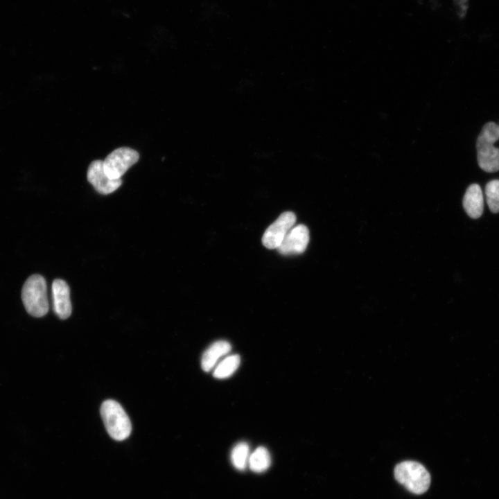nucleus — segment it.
<instances>
[{
  "label": "nucleus",
  "mask_w": 499,
  "mask_h": 499,
  "mask_svg": "<svg viewBox=\"0 0 499 499\" xmlns=\"http://www.w3.org/2000/svg\"><path fill=\"white\" fill-rule=\"evenodd\" d=\"M498 139L499 125L494 122L487 123L476 142L478 162L486 172L499 170V148L494 146V143Z\"/></svg>",
  "instance_id": "f257e3e1"
},
{
  "label": "nucleus",
  "mask_w": 499,
  "mask_h": 499,
  "mask_svg": "<svg viewBox=\"0 0 499 499\" xmlns=\"http://www.w3.org/2000/svg\"><path fill=\"white\" fill-rule=\"evenodd\" d=\"M21 299L26 311L32 316L40 317L49 311L47 287L44 278L33 274L25 281Z\"/></svg>",
  "instance_id": "f03ea898"
},
{
  "label": "nucleus",
  "mask_w": 499,
  "mask_h": 499,
  "mask_svg": "<svg viewBox=\"0 0 499 499\" xmlns=\"http://www.w3.org/2000/svg\"><path fill=\"white\" fill-rule=\"evenodd\" d=\"M100 414L110 436L116 440L127 439L132 431L130 420L122 406L116 401H105L100 407Z\"/></svg>",
  "instance_id": "7ed1b4c3"
},
{
  "label": "nucleus",
  "mask_w": 499,
  "mask_h": 499,
  "mask_svg": "<svg viewBox=\"0 0 499 499\" xmlns=\"http://www.w3.org/2000/svg\"><path fill=\"white\" fill-rule=\"evenodd\" d=\"M395 479L414 494L426 492L430 484V475L420 463L405 461L394 468Z\"/></svg>",
  "instance_id": "20e7f679"
},
{
  "label": "nucleus",
  "mask_w": 499,
  "mask_h": 499,
  "mask_svg": "<svg viewBox=\"0 0 499 499\" xmlns=\"http://www.w3.org/2000/svg\"><path fill=\"white\" fill-rule=\"evenodd\" d=\"M139 155L128 147H121L113 150L103 161V167L107 176L117 180L124 175L128 168L139 160Z\"/></svg>",
  "instance_id": "39448f33"
},
{
  "label": "nucleus",
  "mask_w": 499,
  "mask_h": 499,
  "mask_svg": "<svg viewBox=\"0 0 499 499\" xmlns=\"http://www.w3.org/2000/svg\"><path fill=\"white\" fill-rule=\"evenodd\" d=\"M296 221L295 214L286 211L271 224L264 232L262 243L268 249H277Z\"/></svg>",
  "instance_id": "423d86ee"
},
{
  "label": "nucleus",
  "mask_w": 499,
  "mask_h": 499,
  "mask_svg": "<svg viewBox=\"0 0 499 499\" xmlns=\"http://www.w3.org/2000/svg\"><path fill=\"white\" fill-rule=\"evenodd\" d=\"M87 180L100 193L107 195L115 191L122 184L121 179H112L106 174L103 160H94L89 166Z\"/></svg>",
  "instance_id": "0eeeda50"
},
{
  "label": "nucleus",
  "mask_w": 499,
  "mask_h": 499,
  "mask_svg": "<svg viewBox=\"0 0 499 499\" xmlns=\"http://www.w3.org/2000/svg\"><path fill=\"white\" fill-rule=\"evenodd\" d=\"M308 242V228L304 225H298L288 231L277 250L283 255L301 254L306 249Z\"/></svg>",
  "instance_id": "6e6552de"
},
{
  "label": "nucleus",
  "mask_w": 499,
  "mask_h": 499,
  "mask_svg": "<svg viewBox=\"0 0 499 499\" xmlns=\"http://www.w3.org/2000/svg\"><path fill=\"white\" fill-rule=\"evenodd\" d=\"M53 307L55 313L62 319L68 318L71 314L70 290L68 284L62 279H57L52 283Z\"/></svg>",
  "instance_id": "1a4fd4ad"
},
{
  "label": "nucleus",
  "mask_w": 499,
  "mask_h": 499,
  "mask_svg": "<svg viewBox=\"0 0 499 499\" xmlns=\"http://www.w3.org/2000/svg\"><path fill=\"white\" fill-rule=\"evenodd\" d=\"M463 207L469 217L480 218L484 209V200L480 186L478 184H471L463 198Z\"/></svg>",
  "instance_id": "9d476101"
},
{
  "label": "nucleus",
  "mask_w": 499,
  "mask_h": 499,
  "mask_svg": "<svg viewBox=\"0 0 499 499\" xmlns=\"http://www.w3.org/2000/svg\"><path fill=\"white\" fill-rule=\"evenodd\" d=\"M230 344L225 340H219L213 342L209 348L204 352L202 360L201 367L204 371H209L211 370L218 360L228 353L231 350Z\"/></svg>",
  "instance_id": "9b49d317"
},
{
  "label": "nucleus",
  "mask_w": 499,
  "mask_h": 499,
  "mask_svg": "<svg viewBox=\"0 0 499 499\" xmlns=\"http://www.w3.org/2000/svg\"><path fill=\"white\" fill-rule=\"evenodd\" d=\"M248 464L250 469L256 473L266 471L271 464V457L268 450L259 446L250 455Z\"/></svg>",
  "instance_id": "f8f14e48"
},
{
  "label": "nucleus",
  "mask_w": 499,
  "mask_h": 499,
  "mask_svg": "<svg viewBox=\"0 0 499 499\" xmlns=\"http://www.w3.org/2000/svg\"><path fill=\"white\" fill-rule=\"evenodd\" d=\"M240 361V356L237 354L227 356L216 367L213 371V376L217 378L230 376L238 367Z\"/></svg>",
  "instance_id": "ddd939ff"
},
{
  "label": "nucleus",
  "mask_w": 499,
  "mask_h": 499,
  "mask_svg": "<svg viewBox=\"0 0 499 499\" xmlns=\"http://www.w3.org/2000/svg\"><path fill=\"white\" fill-rule=\"evenodd\" d=\"M249 457L250 448L247 444L240 442L232 449L231 460L236 469L240 471L244 470L248 464Z\"/></svg>",
  "instance_id": "4468645a"
},
{
  "label": "nucleus",
  "mask_w": 499,
  "mask_h": 499,
  "mask_svg": "<svg viewBox=\"0 0 499 499\" xmlns=\"http://www.w3.org/2000/svg\"><path fill=\"white\" fill-rule=\"evenodd\" d=\"M487 203L490 211L494 213L499 212V180L489 182L485 186Z\"/></svg>",
  "instance_id": "2eb2a0df"
}]
</instances>
